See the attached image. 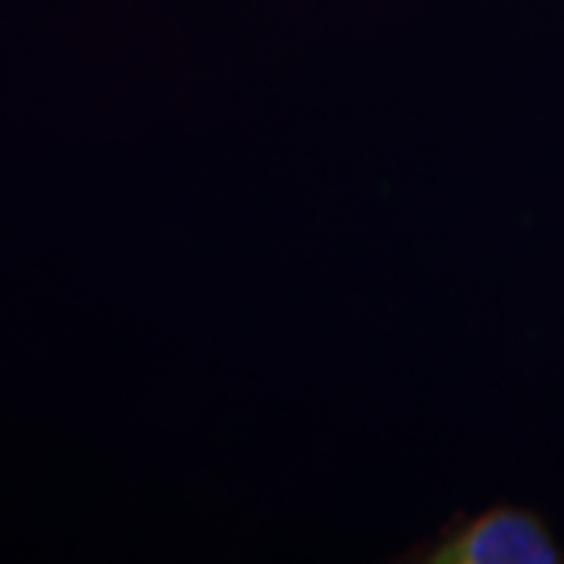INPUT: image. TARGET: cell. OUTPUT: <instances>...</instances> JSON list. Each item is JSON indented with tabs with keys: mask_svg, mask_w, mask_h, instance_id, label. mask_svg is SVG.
<instances>
[{
	"mask_svg": "<svg viewBox=\"0 0 564 564\" xmlns=\"http://www.w3.org/2000/svg\"><path fill=\"white\" fill-rule=\"evenodd\" d=\"M411 564H560L562 549L539 514L514 505H494L478 514H457L432 539L398 556Z\"/></svg>",
	"mask_w": 564,
	"mask_h": 564,
	"instance_id": "6da1fadb",
	"label": "cell"
}]
</instances>
